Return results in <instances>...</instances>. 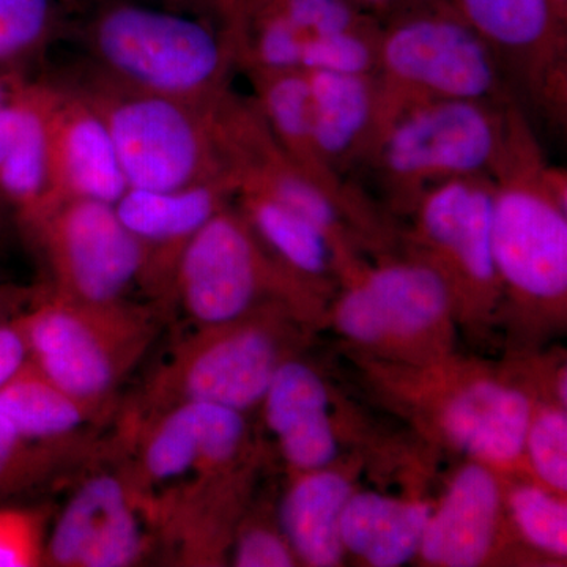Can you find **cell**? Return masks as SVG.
Here are the masks:
<instances>
[{
	"label": "cell",
	"instance_id": "6da1fadb",
	"mask_svg": "<svg viewBox=\"0 0 567 567\" xmlns=\"http://www.w3.org/2000/svg\"><path fill=\"white\" fill-rule=\"evenodd\" d=\"M81 40L93 73L185 102L221 99L238 69L229 32L163 0H95Z\"/></svg>",
	"mask_w": 567,
	"mask_h": 567
},
{
	"label": "cell",
	"instance_id": "7a4b0ae2",
	"mask_svg": "<svg viewBox=\"0 0 567 567\" xmlns=\"http://www.w3.org/2000/svg\"><path fill=\"white\" fill-rule=\"evenodd\" d=\"M20 319L32 368L100 417L158 331L155 306L82 303L48 289Z\"/></svg>",
	"mask_w": 567,
	"mask_h": 567
},
{
	"label": "cell",
	"instance_id": "3957f363",
	"mask_svg": "<svg viewBox=\"0 0 567 567\" xmlns=\"http://www.w3.org/2000/svg\"><path fill=\"white\" fill-rule=\"evenodd\" d=\"M106 123L128 188L167 192L234 175L216 130V102L125 87L85 69L65 81ZM237 178V177H235Z\"/></svg>",
	"mask_w": 567,
	"mask_h": 567
},
{
	"label": "cell",
	"instance_id": "277c9868",
	"mask_svg": "<svg viewBox=\"0 0 567 567\" xmlns=\"http://www.w3.org/2000/svg\"><path fill=\"white\" fill-rule=\"evenodd\" d=\"M377 80L379 133L395 112L427 100L513 103L491 48L447 0H413L383 22Z\"/></svg>",
	"mask_w": 567,
	"mask_h": 567
},
{
	"label": "cell",
	"instance_id": "5b68a950",
	"mask_svg": "<svg viewBox=\"0 0 567 567\" xmlns=\"http://www.w3.org/2000/svg\"><path fill=\"white\" fill-rule=\"evenodd\" d=\"M517 106L473 100H427L395 112L364 166L399 205L451 178L494 177L509 148Z\"/></svg>",
	"mask_w": 567,
	"mask_h": 567
},
{
	"label": "cell",
	"instance_id": "8992f818",
	"mask_svg": "<svg viewBox=\"0 0 567 567\" xmlns=\"http://www.w3.org/2000/svg\"><path fill=\"white\" fill-rule=\"evenodd\" d=\"M492 178L498 279L522 297L559 300L567 290L566 174L548 166L522 112Z\"/></svg>",
	"mask_w": 567,
	"mask_h": 567
},
{
	"label": "cell",
	"instance_id": "52a82bcc",
	"mask_svg": "<svg viewBox=\"0 0 567 567\" xmlns=\"http://www.w3.org/2000/svg\"><path fill=\"white\" fill-rule=\"evenodd\" d=\"M264 317L197 327L148 377L125 423L183 402H212L245 413L262 404L281 364L278 338Z\"/></svg>",
	"mask_w": 567,
	"mask_h": 567
},
{
	"label": "cell",
	"instance_id": "ba28073f",
	"mask_svg": "<svg viewBox=\"0 0 567 567\" xmlns=\"http://www.w3.org/2000/svg\"><path fill=\"white\" fill-rule=\"evenodd\" d=\"M48 268L51 293L82 303H118L147 287V252L114 204L55 200L17 223Z\"/></svg>",
	"mask_w": 567,
	"mask_h": 567
},
{
	"label": "cell",
	"instance_id": "9c48e42d",
	"mask_svg": "<svg viewBox=\"0 0 567 567\" xmlns=\"http://www.w3.org/2000/svg\"><path fill=\"white\" fill-rule=\"evenodd\" d=\"M297 284L230 204L183 249L173 301L197 327H213L251 316L265 295H287Z\"/></svg>",
	"mask_w": 567,
	"mask_h": 567
},
{
	"label": "cell",
	"instance_id": "30bf717a",
	"mask_svg": "<svg viewBox=\"0 0 567 567\" xmlns=\"http://www.w3.org/2000/svg\"><path fill=\"white\" fill-rule=\"evenodd\" d=\"M95 446L91 413L32 365L0 390V498L47 483Z\"/></svg>",
	"mask_w": 567,
	"mask_h": 567
},
{
	"label": "cell",
	"instance_id": "8fae6325",
	"mask_svg": "<svg viewBox=\"0 0 567 567\" xmlns=\"http://www.w3.org/2000/svg\"><path fill=\"white\" fill-rule=\"evenodd\" d=\"M156 544L151 502L122 461L82 477L47 535L43 566H136Z\"/></svg>",
	"mask_w": 567,
	"mask_h": 567
},
{
	"label": "cell",
	"instance_id": "7c38bea8",
	"mask_svg": "<svg viewBox=\"0 0 567 567\" xmlns=\"http://www.w3.org/2000/svg\"><path fill=\"white\" fill-rule=\"evenodd\" d=\"M130 472L148 502L197 477L221 473L240 456L245 413L212 402H183L125 423Z\"/></svg>",
	"mask_w": 567,
	"mask_h": 567
},
{
	"label": "cell",
	"instance_id": "4fadbf2b",
	"mask_svg": "<svg viewBox=\"0 0 567 567\" xmlns=\"http://www.w3.org/2000/svg\"><path fill=\"white\" fill-rule=\"evenodd\" d=\"M537 110L565 117L567 25L550 0H447Z\"/></svg>",
	"mask_w": 567,
	"mask_h": 567
},
{
	"label": "cell",
	"instance_id": "5bb4252c",
	"mask_svg": "<svg viewBox=\"0 0 567 567\" xmlns=\"http://www.w3.org/2000/svg\"><path fill=\"white\" fill-rule=\"evenodd\" d=\"M453 287L429 262L386 264L368 271L339 300V330L361 344L405 339L447 315Z\"/></svg>",
	"mask_w": 567,
	"mask_h": 567
},
{
	"label": "cell",
	"instance_id": "9a60e30c",
	"mask_svg": "<svg viewBox=\"0 0 567 567\" xmlns=\"http://www.w3.org/2000/svg\"><path fill=\"white\" fill-rule=\"evenodd\" d=\"M43 87L51 182L47 205L61 199L117 203L128 183L106 123L65 81H43Z\"/></svg>",
	"mask_w": 567,
	"mask_h": 567
},
{
	"label": "cell",
	"instance_id": "2e32d148",
	"mask_svg": "<svg viewBox=\"0 0 567 567\" xmlns=\"http://www.w3.org/2000/svg\"><path fill=\"white\" fill-rule=\"evenodd\" d=\"M237 192L238 181L229 175L167 192L128 188L114 204L118 218L147 252L145 293L156 303L173 301L183 249L213 216L234 203Z\"/></svg>",
	"mask_w": 567,
	"mask_h": 567
},
{
	"label": "cell",
	"instance_id": "e0dca14e",
	"mask_svg": "<svg viewBox=\"0 0 567 567\" xmlns=\"http://www.w3.org/2000/svg\"><path fill=\"white\" fill-rule=\"evenodd\" d=\"M417 233L439 257L443 275L477 289L498 281L494 259V178H451L425 189L413 207Z\"/></svg>",
	"mask_w": 567,
	"mask_h": 567
},
{
	"label": "cell",
	"instance_id": "ac0fdd59",
	"mask_svg": "<svg viewBox=\"0 0 567 567\" xmlns=\"http://www.w3.org/2000/svg\"><path fill=\"white\" fill-rule=\"evenodd\" d=\"M50 193L43 81L20 76L0 106V203L18 223L43 208Z\"/></svg>",
	"mask_w": 567,
	"mask_h": 567
},
{
	"label": "cell",
	"instance_id": "d6986e66",
	"mask_svg": "<svg viewBox=\"0 0 567 567\" xmlns=\"http://www.w3.org/2000/svg\"><path fill=\"white\" fill-rule=\"evenodd\" d=\"M306 74L317 147L328 167L346 178L353 167L364 166L379 136V80L377 74Z\"/></svg>",
	"mask_w": 567,
	"mask_h": 567
},
{
	"label": "cell",
	"instance_id": "ffe728a7",
	"mask_svg": "<svg viewBox=\"0 0 567 567\" xmlns=\"http://www.w3.org/2000/svg\"><path fill=\"white\" fill-rule=\"evenodd\" d=\"M264 415L293 468H327L338 454L327 386L315 369L281 361L264 401Z\"/></svg>",
	"mask_w": 567,
	"mask_h": 567
},
{
	"label": "cell",
	"instance_id": "44dd1931",
	"mask_svg": "<svg viewBox=\"0 0 567 567\" xmlns=\"http://www.w3.org/2000/svg\"><path fill=\"white\" fill-rule=\"evenodd\" d=\"M499 506L495 476L480 464L464 466L451 481L442 503L431 511L420 554L435 566L481 565L494 544Z\"/></svg>",
	"mask_w": 567,
	"mask_h": 567
},
{
	"label": "cell",
	"instance_id": "7402d4cb",
	"mask_svg": "<svg viewBox=\"0 0 567 567\" xmlns=\"http://www.w3.org/2000/svg\"><path fill=\"white\" fill-rule=\"evenodd\" d=\"M248 76L251 102L284 155L347 207L363 210V197L328 167L317 147L306 71H249Z\"/></svg>",
	"mask_w": 567,
	"mask_h": 567
},
{
	"label": "cell",
	"instance_id": "603a6c76",
	"mask_svg": "<svg viewBox=\"0 0 567 567\" xmlns=\"http://www.w3.org/2000/svg\"><path fill=\"white\" fill-rule=\"evenodd\" d=\"M533 412L527 395L496 382H476L458 391L443 412L454 445L491 464H509L525 451Z\"/></svg>",
	"mask_w": 567,
	"mask_h": 567
},
{
	"label": "cell",
	"instance_id": "cb8c5ba5",
	"mask_svg": "<svg viewBox=\"0 0 567 567\" xmlns=\"http://www.w3.org/2000/svg\"><path fill=\"white\" fill-rule=\"evenodd\" d=\"M352 494L344 476L324 468L306 472L287 491L279 518L295 557L315 567L339 565L346 551L341 518Z\"/></svg>",
	"mask_w": 567,
	"mask_h": 567
},
{
	"label": "cell",
	"instance_id": "d4e9b609",
	"mask_svg": "<svg viewBox=\"0 0 567 567\" xmlns=\"http://www.w3.org/2000/svg\"><path fill=\"white\" fill-rule=\"evenodd\" d=\"M432 507L377 492L350 495L341 518L344 550L374 567H399L420 554Z\"/></svg>",
	"mask_w": 567,
	"mask_h": 567
},
{
	"label": "cell",
	"instance_id": "484cf974",
	"mask_svg": "<svg viewBox=\"0 0 567 567\" xmlns=\"http://www.w3.org/2000/svg\"><path fill=\"white\" fill-rule=\"evenodd\" d=\"M234 203L260 244L293 279L319 278L330 270L338 246L315 224L252 189H238Z\"/></svg>",
	"mask_w": 567,
	"mask_h": 567
},
{
	"label": "cell",
	"instance_id": "4316f807",
	"mask_svg": "<svg viewBox=\"0 0 567 567\" xmlns=\"http://www.w3.org/2000/svg\"><path fill=\"white\" fill-rule=\"evenodd\" d=\"M62 0H0V73L43 51L65 24Z\"/></svg>",
	"mask_w": 567,
	"mask_h": 567
},
{
	"label": "cell",
	"instance_id": "83f0119b",
	"mask_svg": "<svg viewBox=\"0 0 567 567\" xmlns=\"http://www.w3.org/2000/svg\"><path fill=\"white\" fill-rule=\"evenodd\" d=\"M382 24L316 35L305 43L301 71L377 74Z\"/></svg>",
	"mask_w": 567,
	"mask_h": 567
},
{
	"label": "cell",
	"instance_id": "f1b7e54d",
	"mask_svg": "<svg viewBox=\"0 0 567 567\" xmlns=\"http://www.w3.org/2000/svg\"><path fill=\"white\" fill-rule=\"evenodd\" d=\"M511 513L529 544L554 557L567 554V507L544 488L522 486L511 495Z\"/></svg>",
	"mask_w": 567,
	"mask_h": 567
},
{
	"label": "cell",
	"instance_id": "f546056e",
	"mask_svg": "<svg viewBox=\"0 0 567 567\" xmlns=\"http://www.w3.org/2000/svg\"><path fill=\"white\" fill-rule=\"evenodd\" d=\"M525 451L537 476L557 492L567 491V417L565 410H543L532 416Z\"/></svg>",
	"mask_w": 567,
	"mask_h": 567
},
{
	"label": "cell",
	"instance_id": "4dcf8cb0",
	"mask_svg": "<svg viewBox=\"0 0 567 567\" xmlns=\"http://www.w3.org/2000/svg\"><path fill=\"white\" fill-rule=\"evenodd\" d=\"M47 522L41 507H0V567L43 566Z\"/></svg>",
	"mask_w": 567,
	"mask_h": 567
},
{
	"label": "cell",
	"instance_id": "1f68e13d",
	"mask_svg": "<svg viewBox=\"0 0 567 567\" xmlns=\"http://www.w3.org/2000/svg\"><path fill=\"white\" fill-rule=\"evenodd\" d=\"M295 559L282 533L267 527L246 529L234 548V565L238 567H290L295 566Z\"/></svg>",
	"mask_w": 567,
	"mask_h": 567
},
{
	"label": "cell",
	"instance_id": "d6a6232c",
	"mask_svg": "<svg viewBox=\"0 0 567 567\" xmlns=\"http://www.w3.org/2000/svg\"><path fill=\"white\" fill-rule=\"evenodd\" d=\"M29 365L31 353L20 316L0 322V390Z\"/></svg>",
	"mask_w": 567,
	"mask_h": 567
},
{
	"label": "cell",
	"instance_id": "836d02e7",
	"mask_svg": "<svg viewBox=\"0 0 567 567\" xmlns=\"http://www.w3.org/2000/svg\"><path fill=\"white\" fill-rule=\"evenodd\" d=\"M163 2L203 14L208 20L215 21L224 31L229 32L235 43H238L241 24H244L246 0H163Z\"/></svg>",
	"mask_w": 567,
	"mask_h": 567
},
{
	"label": "cell",
	"instance_id": "e575fe53",
	"mask_svg": "<svg viewBox=\"0 0 567 567\" xmlns=\"http://www.w3.org/2000/svg\"><path fill=\"white\" fill-rule=\"evenodd\" d=\"M40 290L31 287L14 286V284L0 279V322L20 316L31 306Z\"/></svg>",
	"mask_w": 567,
	"mask_h": 567
},
{
	"label": "cell",
	"instance_id": "d590c367",
	"mask_svg": "<svg viewBox=\"0 0 567 567\" xmlns=\"http://www.w3.org/2000/svg\"><path fill=\"white\" fill-rule=\"evenodd\" d=\"M349 2L383 24L398 9L399 0H349Z\"/></svg>",
	"mask_w": 567,
	"mask_h": 567
},
{
	"label": "cell",
	"instance_id": "8d00e7d4",
	"mask_svg": "<svg viewBox=\"0 0 567 567\" xmlns=\"http://www.w3.org/2000/svg\"><path fill=\"white\" fill-rule=\"evenodd\" d=\"M18 78H20V74H18L17 71H2V73H0V106L6 102L7 96L10 95L11 89H13Z\"/></svg>",
	"mask_w": 567,
	"mask_h": 567
},
{
	"label": "cell",
	"instance_id": "74e56055",
	"mask_svg": "<svg viewBox=\"0 0 567 567\" xmlns=\"http://www.w3.org/2000/svg\"><path fill=\"white\" fill-rule=\"evenodd\" d=\"M14 221L13 213L9 210L2 203H0V244L6 240L7 235L10 234L11 227H13Z\"/></svg>",
	"mask_w": 567,
	"mask_h": 567
},
{
	"label": "cell",
	"instance_id": "f35d334b",
	"mask_svg": "<svg viewBox=\"0 0 567 567\" xmlns=\"http://www.w3.org/2000/svg\"><path fill=\"white\" fill-rule=\"evenodd\" d=\"M555 14L563 24L567 25V0H550Z\"/></svg>",
	"mask_w": 567,
	"mask_h": 567
},
{
	"label": "cell",
	"instance_id": "ab89813d",
	"mask_svg": "<svg viewBox=\"0 0 567 567\" xmlns=\"http://www.w3.org/2000/svg\"><path fill=\"white\" fill-rule=\"evenodd\" d=\"M63 3H65L66 9H74V7H80L81 2H84V0H62ZM89 2H92V0H89Z\"/></svg>",
	"mask_w": 567,
	"mask_h": 567
},
{
	"label": "cell",
	"instance_id": "60d3db41",
	"mask_svg": "<svg viewBox=\"0 0 567 567\" xmlns=\"http://www.w3.org/2000/svg\"><path fill=\"white\" fill-rule=\"evenodd\" d=\"M409 2H413V0H399L398 9H399V7L405 6V3H409ZM398 9H395V10H398Z\"/></svg>",
	"mask_w": 567,
	"mask_h": 567
}]
</instances>
